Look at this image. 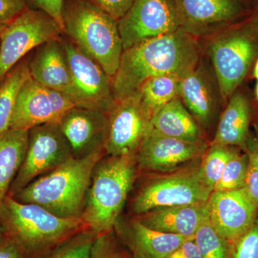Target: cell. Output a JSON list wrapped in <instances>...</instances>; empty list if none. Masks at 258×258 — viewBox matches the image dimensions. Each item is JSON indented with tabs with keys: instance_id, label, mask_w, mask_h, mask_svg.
Returning <instances> with one entry per match:
<instances>
[{
	"instance_id": "6da1fadb",
	"label": "cell",
	"mask_w": 258,
	"mask_h": 258,
	"mask_svg": "<svg viewBox=\"0 0 258 258\" xmlns=\"http://www.w3.org/2000/svg\"><path fill=\"white\" fill-rule=\"evenodd\" d=\"M200 55L194 35L182 29L125 49L112 79L115 101H123L137 94L151 78L164 75L182 77L198 66Z\"/></svg>"
},
{
	"instance_id": "7a4b0ae2",
	"label": "cell",
	"mask_w": 258,
	"mask_h": 258,
	"mask_svg": "<svg viewBox=\"0 0 258 258\" xmlns=\"http://www.w3.org/2000/svg\"><path fill=\"white\" fill-rule=\"evenodd\" d=\"M105 151L72 158L39 176L15 194V200L35 204L62 218H81L93 170Z\"/></svg>"
},
{
	"instance_id": "3957f363",
	"label": "cell",
	"mask_w": 258,
	"mask_h": 258,
	"mask_svg": "<svg viewBox=\"0 0 258 258\" xmlns=\"http://www.w3.org/2000/svg\"><path fill=\"white\" fill-rule=\"evenodd\" d=\"M0 222L6 237L25 258L57 248L88 229L81 218H62L35 204L20 203L10 195L0 205Z\"/></svg>"
},
{
	"instance_id": "277c9868",
	"label": "cell",
	"mask_w": 258,
	"mask_h": 258,
	"mask_svg": "<svg viewBox=\"0 0 258 258\" xmlns=\"http://www.w3.org/2000/svg\"><path fill=\"white\" fill-rule=\"evenodd\" d=\"M137 155L110 156L93 170L83 210V221L97 235L116 225L135 179Z\"/></svg>"
},
{
	"instance_id": "5b68a950",
	"label": "cell",
	"mask_w": 258,
	"mask_h": 258,
	"mask_svg": "<svg viewBox=\"0 0 258 258\" xmlns=\"http://www.w3.org/2000/svg\"><path fill=\"white\" fill-rule=\"evenodd\" d=\"M64 32L113 79L123 45L118 21L88 0H64Z\"/></svg>"
},
{
	"instance_id": "8992f818",
	"label": "cell",
	"mask_w": 258,
	"mask_h": 258,
	"mask_svg": "<svg viewBox=\"0 0 258 258\" xmlns=\"http://www.w3.org/2000/svg\"><path fill=\"white\" fill-rule=\"evenodd\" d=\"M222 98L227 99L245 78L258 55V15L226 30L210 47Z\"/></svg>"
},
{
	"instance_id": "52a82bcc",
	"label": "cell",
	"mask_w": 258,
	"mask_h": 258,
	"mask_svg": "<svg viewBox=\"0 0 258 258\" xmlns=\"http://www.w3.org/2000/svg\"><path fill=\"white\" fill-rule=\"evenodd\" d=\"M60 24L40 10L28 8L0 33V83L32 49L60 39Z\"/></svg>"
},
{
	"instance_id": "ba28073f",
	"label": "cell",
	"mask_w": 258,
	"mask_h": 258,
	"mask_svg": "<svg viewBox=\"0 0 258 258\" xmlns=\"http://www.w3.org/2000/svg\"><path fill=\"white\" fill-rule=\"evenodd\" d=\"M74 158L59 123L37 125L29 130L28 149L9 195L13 196L39 176Z\"/></svg>"
},
{
	"instance_id": "9c48e42d",
	"label": "cell",
	"mask_w": 258,
	"mask_h": 258,
	"mask_svg": "<svg viewBox=\"0 0 258 258\" xmlns=\"http://www.w3.org/2000/svg\"><path fill=\"white\" fill-rule=\"evenodd\" d=\"M212 191L200 167L180 171L145 185L134 199V211L141 215L154 209L207 203Z\"/></svg>"
},
{
	"instance_id": "30bf717a",
	"label": "cell",
	"mask_w": 258,
	"mask_h": 258,
	"mask_svg": "<svg viewBox=\"0 0 258 258\" xmlns=\"http://www.w3.org/2000/svg\"><path fill=\"white\" fill-rule=\"evenodd\" d=\"M118 24L123 51L144 40L181 29L174 0H134Z\"/></svg>"
},
{
	"instance_id": "8fae6325",
	"label": "cell",
	"mask_w": 258,
	"mask_h": 258,
	"mask_svg": "<svg viewBox=\"0 0 258 258\" xmlns=\"http://www.w3.org/2000/svg\"><path fill=\"white\" fill-rule=\"evenodd\" d=\"M69 64L79 106L111 111L116 104L112 79L91 56L72 41L60 40Z\"/></svg>"
},
{
	"instance_id": "7c38bea8",
	"label": "cell",
	"mask_w": 258,
	"mask_h": 258,
	"mask_svg": "<svg viewBox=\"0 0 258 258\" xmlns=\"http://www.w3.org/2000/svg\"><path fill=\"white\" fill-rule=\"evenodd\" d=\"M76 106L64 93L45 87L30 77L17 96L10 128L29 131L37 125L59 123Z\"/></svg>"
},
{
	"instance_id": "4fadbf2b",
	"label": "cell",
	"mask_w": 258,
	"mask_h": 258,
	"mask_svg": "<svg viewBox=\"0 0 258 258\" xmlns=\"http://www.w3.org/2000/svg\"><path fill=\"white\" fill-rule=\"evenodd\" d=\"M107 115L104 151L109 156L136 154L151 128L138 94L116 102Z\"/></svg>"
},
{
	"instance_id": "5bb4252c",
	"label": "cell",
	"mask_w": 258,
	"mask_h": 258,
	"mask_svg": "<svg viewBox=\"0 0 258 258\" xmlns=\"http://www.w3.org/2000/svg\"><path fill=\"white\" fill-rule=\"evenodd\" d=\"M207 204L209 220L226 241L235 243L255 221L258 207L244 187L212 191Z\"/></svg>"
},
{
	"instance_id": "9a60e30c",
	"label": "cell",
	"mask_w": 258,
	"mask_h": 258,
	"mask_svg": "<svg viewBox=\"0 0 258 258\" xmlns=\"http://www.w3.org/2000/svg\"><path fill=\"white\" fill-rule=\"evenodd\" d=\"M204 142H190L161 134L151 126L137 153L142 169L170 171L205 154Z\"/></svg>"
},
{
	"instance_id": "2e32d148",
	"label": "cell",
	"mask_w": 258,
	"mask_h": 258,
	"mask_svg": "<svg viewBox=\"0 0 258 258\" xmlns=\"http://www.w3.org/2000/svg\"><path fill=\"white\" fill-rule=\"evenodd\" d=\"M59 125L76 159L104 150L107 132L104 111L76 106L64 114Z\"/></svg>"
},
{
	"instance_id": "e0dca14e",
	"label": "cell",
	"mask_w": 258,
	"mask_h": 258,
	"mask_svg": "<svg viewBox=\"0 0 258 258\" xmlns=\"http://www.w3.org/2000/svg\"><path fill=\"white\" fill-rule=\"evenodd\" d=\"M181 29L191 35H202L222 28L240 18L244 12L242 0H174Z\"/></svg>"
},
{
	"instance_id": "ac0fdd59",
	"label": "cell",
	"mask_w": 258,
	"mask_h": 258,
	"mask_svg": "<svg viewBox=\"0 0 258 258\" xmlns=\"http://www.w3.org/2000/svg\"><path fill=\"white\" fill-rule=\"evenodd\" d=\"M30 76L45 87L64 93L79 106L71 71L60 39L38 47L29 62Z\"/></svg>"
},
{
	"instance_id": "d6986e66",
	"label": "cell",
	"mask_w": 258,
	"mask_h": 258,
	"mask_svg": "<svg viewBox=\"0 0 258 258\" xmlns=\"http://www.w3.org/2000/svg\"><path fill=\"white\" fill-rule=\"evenodd\" d=\"M208 218V204L201 203L154 209L141 215L139 220L152 230L194 237Z\"/></svg>"
},
{
	"instance_id": "ffe728a7",
	"label": "cell",
	"mask_w": 258,
	"mask_h": 258,
	"mask_svg": "<svg viewBox=\"0 0 258 258\" xmlns=\"http://www.w3.org/2000/svg\"><path fill=\"white\" fill-rule=\"evenodd\" d=\"M219 86L204 66L198 64L180 79L179 97L185 107L204 124H208L216 107Z\"/></svg>"
},
{
	"instance_id": "44dd1931",
	"label": "cell",
	"mask_w": 258,
	"mask_h": 258,
	"mask_svg": "<svg viewBox=\"0 0 258 258\" xmlns=\"http://www.w3.org/2000/svg\"><path fill=\"white\" fill-rule=\"evenodd\" d=\"M151 126L161 134L190 142H203V134L179 96L165 105L151 119Z\"/></svg>"
},
{
	"instance_id": "7402d4cb",
	"label": "cell",
	"mask_w": 258,
	"mask_h": 258,
	"mask_svg": "<svg viewBox=\"0 0 258 258\" xmlns=\"http://www.w3.org/2000/svg\"><path fill=\"white\" fill-rule=\"evenodd\" d=\"M29 131L10 128L0 135V205L9 195L28 149Z\"/></svg>"
},
{
	"instance_id": "603a6c76",
	"label": "cell",
	"mask_w": 258,
	"mask_h": 258,
	"mask_svg": "<svg viewBox=\"0 0 258 258\" xmlns=\"http://www.w3.org/2000/svg\"><path fill=\"white\" fill-rule=\"evenodd\" d=\"M250 108L246 97L234 93L217 125L214 144L244 146L247 143Z\"/></svg>"
},
{
	"instance_id": "cb8c5ba5",
	"label": "cell",
	"mask_w": 258,
	"mask_h": 258,
	"mask_svg": "<svg viewBox=\"0 0 258 258\" xmlns=\"http://www.w3.org/2000/svg\"><path fill=\"white\" fill-rule=\"evenodd\" d=\"M136 254L144 258H164L192 237L161 232L149 228L139 220L131 228Z\"/></svg>"
},
{
	"instance_id": "d4e9b609",
	"label": "cell",
	"mask_w": 258,
	"mask_h": 258,
	"mask_svg": "<svg viewBox=\"0 0 258 258\" xmlns=\"http://www.w3.org/2000/svg\"><path fill=\"white\" fill-rule=\"evenodd\" d=\"M176 75H164L147 80L138 94L141 104L152 119L161 108L179 96L180 79Z\"/></svg>"
},
{
	"instance_id": "484cf974",
	"label": "cell",
	"mask_w": 258,
	"mask_h": 258,
	"mask_svg": "<svg viewBox=\"0 0 258 258\" xmlns=\"http://www.w3.org/2000/svg\"><path fill=\"white\" fill-rule=\"evenodd\" d=\"M30 77L29 62H23L17 64L0 83V135L10 128L17 96Z\"/></svg>"
},
{
	"instance_id": "4316f807",
	"label": "cell",
	"mask_w": 258,
	"mask_h": 258,
	"mask_svg": "<svg viewBox=\"0 0 258 258\" xmlns=\"http://www.w3.org/2000/svg\"><path fill=\"white\" fill-rule=\"evenodd\" d=\"M236 154L229 146L218 144H214L207 153L200 169L205 182L212 191L220 181L227 162Z\"/></svg>"
},
{
	"instance_id": "83f0119b",
	"label": "cell",
	"mask_w": 258,
	"mask_h": 258,
	"mask_svg": "<svg viewBox=\"0 0 258 258\" xmlns=\"http://www.w3.org/2000/svg\"><path fill=\"white\" fill-rule=\"evenodd\" d=\"M195 242L203 258H229L226 240L217 233L209 218L199 227Z\"/></svg>"
},
{
	"instance_id": "f1b7e54d",
	"label": "cell",
	"mask_w": 258,
	"mask_h": 258,
	"mask_svg": "<svg viewBox=\"0 0 258 258\" xmlns=\"http://www.w3.org/2000/svg\"><path fill=\"white\" fill-rule=\"evenodd\" d=\"M96 236L86 229L58 246L47 258H91Z\"/></svg>"
},
{
	"instance_id": "f546056e",
	"label": "cell",
	"mask_w": 258,
	"mask_h": 258,
	"mask_svg": "<svg viewBox=\"0 0 258 258\" xmlns=\"http://www.w3.org/2000/svg\"><path fill=\"white\" fill-rule=\"evenodd\" d=\"M247 154H235L227 162L221 178L213 191H231L244 187L247 174Z\"/></svg>"
},
{
	"instance_id": "4dcf8cb0",
	"label": "cell",
	"mask_w": 258,
	"mask_h": 258,
	"mask_svg": "<svg viewBox=\"0 0 258 258\" xmlns=\"http://www.w3.org/2000/svg\"><path fill=\"white\" fill-rule=\"evenodd\" d=\"M247 142L248 162L244 188L258 207V141Z\"/></svg>"
},
{
	"instance_id": "1f68e13d",
	"label": "cell",
	"mask_w": 258,
	"mask_h": 258,
	"mask_svg": "<svg viewBox=\"0 0 258 258\" xmlns=\"http://www.w3.org/2000/svg\"><path fill=\"white\" fill-rule=\"evenodd\" d=\"M232 258H258V220L236 241Z\"/></svg>"
},
{
	"instance_id": "d6a6232c",
	"label": "cell",
	"mask_w": 258,
	"mask_h": 258,
	"mask_svg": "<svg viewBox=\"0 0 258 258\" xmlns=\"http://www.w3.org/2000/svg\"><path fill=\"white\" fill-rule=\"evenodd\" d=\"M117 21L128 11L134 0H88Z\"/></svg>"
},
{
	"instance_id": "836d02e7",
	"label": "cell",
	"mask_w": 258,
	"mask_h": 258,
	"mask_svg": "<svg viewBox=\"0 0 258 258\" xmlns=\"http://www.w3.org/2000/svg\"><path fill=\"white\" fill-rule=\"evenodd\" d=\"M28 8L27 0H0V23L8 25Z\"/></svg>"
},
{
	"instance_id": "e575fe53",
	"label": "cell",
	"mask_w": 258,
	"mask_h": 258,
	"mask_svg": "<svg viewBox=\"0 0 258 258\" xmlns=\"http://www.w3.org/2000/svg\"><path fill=\"white\" fill-rule=\"evenodd\" d=\"M28 1H30L37 10H42L55 19L64 30L62 20L64 0H27L28 3Z\"/></svg>"
},
{
	"instance_id": "d590c367",
	"label": "cell",
	"mask_w": 258,
	"mask_h": 258,
	"mask_svg": "<svg viewBox=\"0 0 258 258\" xmlns=\"http://www.w3.org/2000/svg\"><path fill=\"white\" fill-rule=\"evenodd\" d=\"M91 258H123L112 249L108 233L97 235L93 242Z\"/></svg>"
},
{
	"instance_id": "8d00e7d4",
	"label": "cell",
	"mask_w": 258,
	"mask_h": 258,
	"mask_svg": "<svg viewBox=\"0 0 258 258\" xmlns=\"http://www.w3.org/2000/svg\"><path fill=\"white\" fill-rule=\"evenodd\" d=\"M164 258H203L195 242V236L185 241L176 250Z\"/></svg>"
},
{
	"instance_id": "74e56055",
	"label": "cell",
	"mask_w": 258,
	"mask_h": 258,
	"mask_svg": "<svg viewBox=\"0 0 258 258\" xmlns=\"http://www.w3.org/2000/svg\"><path fill=\"white\" fill-rule=\"evenodd\" d=\"M0 258H25L20 247L6 237L0 242Z\"/></svg>"
},
{
	"instance_id": "f35d334b",
	"label": "cell",
	"mask_w": 258,
	"mask_h": 258,
	"mask_svg": "<svg viewBox=\"0 0 258 258\" xmlns=\"http://www.w3.org/2000/svg\"><path fill=\"white\" fill-rule=\"evenodd\" d=\"M6 235H5V232L4 230V227H3V225H2L1 222H0V242L2 241L5 240L6 238Z\"/></svg>"
},
{
	"instance_id": "ab89813d",
	"label": "cell",
	"mask_w": 258,
	"mask_h": 258,
	"mask_svg": "<svg viewBox=\"0 0 258 258\" xmlns=\"http://www.w3.org/2000/svg\"><path fill=\"white\" fill-rule=\"evenodd\" d=\"M253 74L254 77L255 78L256 81L258 82V57L254 62Z\"/></svg>"
},
{
	"instance_id": "60d3db41",
	"label": "cell",
	"mask_w": 258,
	"mask_h": 258,
	"mask_svg": "<svg viewBox=\"0 0 258 258\" xmlns=\"http://www.w3.org/2000/svg\"><path fill=\"white\" fill-rule=\"evenodd\" d=\"M6 25V24L0 23V33H1L2 31L4 30Z\"/></svg>"
},
{
	"instance_id": "b9f144b4",
	"label": "cell",
	"mask_w": 258,
	"mask_h": 258,
	"mask_svg": "<svg viewBox=\"0 0 258 258\" xmlns=\"http://www.w3.org/2000/svg\"><path fill=\"white\" fill-rule=\"evenodd\" d=\"M133 258H144L142 257H141V256L138 255V254H136V255L134 256Z\"/></svg>"
}]
</instances>
